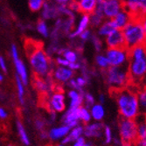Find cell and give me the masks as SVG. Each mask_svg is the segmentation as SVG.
Segmentation results:
<instances>
[{
	"instance_id": "obj_1",
	"label": "cell",
	"mask_w": 146,
	"mask_h": 146,
	"mask_svg": "<svg viewBox=\"0 0 146 146\" xmlns=\"http://www.w3.org/2000/svg\"><path fill=\"white\" fill-rule=\"evenodd\" d=\"M127 68L131 83L137 85L146 83V46L144 45L129 49Z\"/></svg>"
},
{
	"instance_id": "obj_2",
	"label": "cell",
	"mask_w": 146,
	"mask_h": 146,
	"mask_svg": "<svg viewBox=\"0 0 146 146\" xmlns=\"http://www.w3.org/2000/svg\"><path fill=\"white\" fill-rule=\"evenodd\" d=\"M112 95L116 102L119 114L123 118L135 119L139 114L137 94L128 88L113 90Z\"/></svg>"
},
{
	"instance_id": "obj_3",
	"label": "cell",
	"mask_w": 146,
	"mask_h": 146,
	"mask_svg": "<svg viewBox=\"0 0 146 146\" xmlns=\"http://www.w3.org/2000/svg\"><path fill=\"white\" fill-rule=\"evenodd\" d=\"M125 46L130 49L134 46L143 45L144 30L140 18H132L129 23L122 29Z\"/></svg>"
},
{
	"instance_id": "obj_4",
	"label": "cell",
	"mask_w": 146,
	"mask_h": 146,
	"mask_svg": "<svg viewBox=\"0 0 146 146\" xmlns=\"http://www.w3.org/2000/svg\"><path fill=\"white\" fill-rule=\"evenodd\" d=\"M104 79L106 85L112 91L127 88L130 82L127 67H110L105 70Z\"/></svg>"
},
{
	"instance_id": "obj_5",
	"label": "cell",
	"mask_w": 146,
	"mask_h": 146,
	"mask_svg": "<svg viewBox=\"0 0 146 146\" xmlns=\"http://www.w3.org/2000/svg\"><path fill=\"white\" fill-rule=\"evenodd\" d=\"M31 67L38 77H45L50 71V61L42 46L36 49L29 56Z\"/></svg>"
},
{
	"instance_id": "obj_6",
	"label": "cell",
	"mask_w": 146,
	"mask_h": 146,
	"mask_svg": "<svg viewBox=\"0 0 146 146\" xmlns=\"http://www.w3.org/2000/svg\"><path fill=\"white\" fill-rule=\"evenodd\" d=\"M105 55L110 67H127L129 62V49L124 47L107 48Z\"/></svg>"
},
{
	"instance_id": "obj_7",
	"label": "cell",
	"mask_w": 146,
	"mask_h": 146,
	"mask_svg": "<svg viewBox=\"0 0 146 146\" xmlns=\"http://www.w3.org/2000/svg\"><path fill=\"white\" fill-rule=\"evenodd\" d=\"M119 133L122 141L126 144H129L137 138V124L134 119L123 118L118 123Z\"/></svg>"
},
{
	"instance_id": "obj_8",
	"label": "cell",
	"mask_w": 146,
	"mask_h": 146,
	"mask_svg": "<svg viewBox=\"0 0 146 146\" xmlns=\"http://www.w3.org/2000/svg\"><path fill=\"white\" fill-rule=\"evenodd\" d=\"M123 9V0H97L96 10L102 12L105 19H112Z\"/></svg>"
},
{
	"instance_id": "obj_9",
	"label": "cell",
	"mask_w": 146,
	"mask_h": 146,
	"mask_svg": "<svg viewBox=\"0 0 146 146\" xmlns=\"http://www.w3.org/2000/svg\"><path fill=\"white\" fill-rule=\"evenodd\" d=\"M123 9L133 18H141L146 14V0H123Z\"/></svg>"
},
{
	"instance_id": "obj_10",
	"label": "cell",
	"mask_w": 146,
	"mask_h": 146,
	"mask_svg": "<svg viewBox=\"0 0 146 146\" xmlns=\"http://www.w3.org/2000/svg\"><path fill=\"white\" fill-rule=\"evenodd\" d=\"M105 45L107 48L124 47L125 41L122 30L115 29L107 37H105Z\"/></svg>"
},
{
	"instance_id": "obj_11",
	"label": "cell",
	"mask_w": 146,
	"mask_h": 146,
	"mask_svg": "<svg viewBox=\"0 0 146 146\" xmlns=\"http://www.w3.org/2000/svg\"><path fill=\"white\" fill-rule=\"evenodd\" d=\"M50 109L52 112L60 113L63 112L66 109L65 96L62 92H56L51 97L50 100Z\"/></svg>"
},
{
	"instance_id": "obj_12",
	"label": "cell",
	"mask_w": 146,
	"mask_h": 146,
	"mask_svg": "<svg viewBox=\"0 0 146 146\" xmlns=\"http://www.w3.org/2000/svg\"><path fill=\"white\" fill-rule=\"evenodd\" d=\"M80 108H69L68 109V110L65 113V115L62 117L64 124L68 125L71 129L79 125V122H80L79 110H80Z\"/></svg>"
},
{
	"instance_id": "obj_13",
	"label": "cell",
	"mask_w": 146,
	"mask_h": 146,
	"mask_svg": "<svg viewBox=\"0 0 146 146\" xmlns=\"http://www.w3.org/2000/svg\"><path fill=\"white\" fill-rule=\"evenodd\" d=\"M132 17L131 14L129 12H128L126 10L123 9L121 11H119L117 14L112 19V21L115 26L116 29H120L122 30L123 27L129 23V21L132 19Z\"/></svg>"
},
{
	"instance_id": "obj_14",
	"label": "cell",
	"mask_w": 146,
	"mask_h": 146,
	"mask_svg": "<svg viewBox=\"0 0 146 146\" xmlns=\"http://www.w3.org/2000/svg\"><path fill=\"white\" fill-rule=\"evenodd\" d=\"M104 129L103 124L100 122L87 124L84 127L83 134L87 137H101Z\"/></svg>"
},
{
	"instance_id": "obj_15",
	"label": "cell",
	"mask_w": 146,
	"mask_h": 146,
	"mask_svg": "<svg viewBox=\"0 0 146 146\" xmlns=\"http://www.w3.org/2000/svg\"><path fill=\"white\" fill-rule=\"evenodd\" d=\"M74 72L68 67H59L54 70V76L59 82L65 83L69 82L71 79H73Z\"/></svg>"
},
{
	"instance_id": "obj_16",
	"label": "cell",
	"mask_w": 146,
	"mask_h": 146,
	"mask_svg": "<svg viewBox=\"0 0 146 146\" xmlns=\"http://www.w3.org/2000/svg\"><path fill=\"white\" fill-rule=\"evenodd\" d=\"M78 7L82 14L91 15L97 7V0H79Z\"/></svg>"
},
{
	"instance_id": "obj_17",
	"label": "cell",
	"mask_w": 146,
	"mask_h": 146,
	"mask_svg": "<svg viewBox=\"0 0 146 146\" xmlns=\"http://www.w3.org/2000/svg\"><path fill=\"white\" fill-rule=\"evenodd\" d=\"M71 128H69L68 125L63 124L62 126L57 127V128H52L48 133V137L51 140H59L60 138H63L67 135H68Z\"/></svg>"
},
{
	"instance_id": "obj_18",
	"label": "cell",
	"mask_w": 146,
	"mask_h": 146,
	"mask_svg": "<svg viewBox=\"0 0 146 146\" xmlns=\"http://www.w3.org/2000/svg\"><path fill=\"white\" fill-rule=\"evenodd\" d=\"M89 25H90V17H89V15L82 14V16L81 17V19H80V20H79V23H78V25L76 26L75 30L72 33H70V37L71 38L79 37L80 34L88 28Z\"/></svg>"
},
{
	"instance_id": "obj_19",
	"label": "cell",
	"mask_w": 146,
	"mask_h": 146,
	"mask_svg": "<svg viewBox=\"0 0 146 146\" xmlns=\"http://www.w3.org/2000/svg\"><path fill=\"white\" fill-rule=\"evenodd\" d=\"M68 97L70 99L69 108H80L83 104V92L71 89L68 92Z\"/></svg>"
},
{
	"instance_id": "obj_20",
	"label": "cell",
	"mask_w": 146,
	"mask_h": 146,
	"mask_svg": "<svg viewBox=\"0 0 146 146\" xmlns=\"http://www.w3.org/2000/svg\"><path fill=\"white\" fill-rule=\"evenodd\" d=\"M97 30V34L99 37L105 38L109 34H110L114 30H115V26L112 21V19H105L99 26Z\"/></svg>"
},
{
	"instance_id": "obj_21",
	"label": "cell",
	"mask_w": 146,
	"mask_h": 146,
	"mask_svg": "<svg viewBox=\"0 0 146 146\" xmlns=\"http://www.w3.org/2000/svg\"><path fill=\"white\" fill-rule=\"evenodd\" d=\"M137 124V138H146V122H145V114H139L135 119Z\"/></svg>"
},
{
	"instance_id": "obj_22",
	"label": "cell",
	"mask_w": 146,
	"mask_h": 146,
	"mask_svg": "<svg viewBox=\"0 0 146 146\" xmlns=\"http://www.w3.org/2000/svg\"><path fill=\"white\" fill-rule=\"evenodd\" d=\"M13 61H14V64H15L18 76L21 79L24 85H27L28 84V74H27V70H26V68L24 62L19 58Z\"/></svg>"
},
{
	"instance_id": "obj_23",
	"label": "cell",
	"mask_w": 146,
	"mask_h": 146,
	"mask_svg": "<svg viewBox=\"0 0 146 146\" xmlns=\"http://www.w3.org/2000/svg\"><path fill=\"white\" fill-rule=\"evenodd\" d=\"M91 117L94 119L96 122H101L105 116V110L103 105L101 103H95L90 108Z\"/></svg>"
},
{
	"instance_id": "obj_24",
	"label": "cell",
	"mask_w": 146,
	"mask_h": 146,
	"mask_svg": "<svg viewBox=\"0 0 146 146\" xmlns=\"http://www.w3.org/2000/svg\"><path fill=\"white\" fill-rule=\"evenodd\" d=\"M43 11H42V16L44 19H54L57 16L59 13L58 9H56L55 6L48 5V4H44L43 5Z\"/></svg>"
},
{
	"instance_id": "obj_25",
	"label": "cell",
	"mask_w": 146,
	"mask_h": 146,
	"mask_svg": "<svg viewBox=\"0 0 146 146\" xmlns=\"http://www.w3.org/2000/svg\"><path fill=\"white\" fill-rule=\"evenodd\" d=\"M89 17H90V25L93 27H98L105 19L102 12L98 10H96L91 15H89Z\"/></svg>"
},
{
	"instance_id": "obj_26",
	"label": "cell",
	"mask_w": 146,
	"mask_h": 146,
	"mask_svg": "<svg viewBox=\"0 0 146 146\" xmlns=\"http://www.w3.org/2000/svg\"><path fill=\"white\" fill-rule=\"evenodd\" d=\"M139 110L141 114H146V86L137 93Z\"/></svg>"
},
{
	"instance_id": "obj_27",
	"label": "cell",
	"mask_w": 146,
	"mask_h": 146,
	"mask_svg": "<svg viewBox=\"0 0 146 146\" xmlns=\"http://www.w3.org/2000/svg\"><path fill=\"white\" fill-rule=\"evenodd\" d=\"M95 60H96V64L97 67L102 70H106L110 67L109 60H108V58L106 57L105 54H98L96 56Z\"/></svg>"
},
{
	"instance_id": "obj_28",
	"label": "cell",
	"mask_w": 146,
	"mask_h": 146,
	"mask_svg": "<svg viewBox=\"0 0 146 146\" xmlns=\"http://www.w3.org/2000/svg\"><path fill=\"white\" fill-rule=\"evenodd\" d=\"M60 54H62V57H64L69 63L78 62V60H79L78 54L71 49H64L61 51Z\"/></svg>"
},
{
	"instance_id": "obj_29",
	"label": "cell",
	"mask_w": 146,
	"mask_h": 146,
	"mask_svg": "<svg viewBox=\"0 0 146 146\" xmlns=\"http://www.w3.org/2000/svg\"><path fill=\"white\" fill-rule=\"evenodd\" d=\"M84 132V127L82 125H77L74 128H72L68 133V137H70L71 141L74 142L75 140H77L79 137H81Z\"/></svg>"
},
{
	"instance_id": "obj_30",
	"label": "cell",
	"mask_w": 146,
	"mask_h": 146,
	"mask_svg": "<svg viewBox=\"0 0 146 146\" xmlns=\"http://www.w3.org/2000/svg\"><path fill=\"white\" fill-rule=\"evenodd\" d=\"M17 129H18V132H19V136L20 137L21 142L25 144V145H29L30 144V140L28 137V135L26 133V131L23 126V124L18 121L17 122Z\"/></svg>"
},
{
	"instance_id": "obj_31",
	"label": "cell",
	"mask_w": 146,
	"mask_h": 146,
	"mask_svg": "<svg viewBox=\"0 0 146 146\" xmlns=\"http://www.w3.org/2000/svg\"><path fill=\"white\" fill-rule=\"evenodd\" d=\"M41 46H42L40 45V43L35 42L34 40H32V39H27L25 43V51H26V54H27L28 56H30L36 49L41 47Z\"/></svg>"
},
{
	"instance_id": "obj_32",
	"label": "cell",
	"mask_w": 146,
	"mask_h": 146,
	"mask_svg": "<svg viewBox=\"0 0 146 146\" xmlns=\"http://www.w3.org/2000/svg\"><path fill=\"white\" fill-rule=\"evenodd\" d=\"M79 117L80 121H82L85 123H88L91 121V114L90 110L87 107H81L79 110Z\"/></svg>"
},
{
	"instance_id": "obj_33",
	"label": "cell",
	"mask_w": 146,
	"mask_h": 146,
	"mask_svg": "<svg viewBox=\"0 0 146 146\" xmlns=\"http://www.w3.org/2000/svg\"><path fill=\"white\" fill-rule=\"evenodd\" d=\"M16 84H17V89H18V96L19 99V102L23 105L25 102L24 96H25V88H24V83L22 82L21 79L17 75L16 77Z\"/></svg>"
},
{
	"instance_id": "obj_34",
	"label": "cell",
	"mask_w": 146,
	"mask_h": 146,
	"mask_svg": "<svg viewBox=\"0 0 146 146\" xmlns=\"http://www.w3.org/2000/svg\"><path fill=\"white\" fill-rule=\"evenodd\" d=\"M29 8L33 11H38L43 7L44 0H28Z\"/></svg>"
},
{
	"instance_id": "obj_35",
	"label": "cell",
	"mask_w": 146,
	"mask_h": 146,
	"mask_svg": "<svg viewBox=\"0 0 146 146\" xmlns=\"http://www.w3.org/2000/svg\"><path fill=\"white\" fill-rule=\"evenodd\" d=\"M37 30L38 32L40 33L41 35H43L44 37H47L48 36V27L46 24V22L44 20H39L38 22L37 25Z\"/></svg>"
},
{
	"instance_id": "obj_36",
	"label": "cell",
	"mask_w": 146,
	"mask_h": 146,
	"mask_svg": "<svg viewBox=\"0 0 146 146\" xmlns=\"http://www.w3.org/2000/svg\"><path fill=\"white\" fill-rule=\"evenodd\" d=\"M83 102L85 103V107L90 109L96 103L94 96L91 95L90 93H86V94L83 95Z\"/></svg>"
},
{
	"instance_id": "obj_37",
	"label": "cell",
	"mask_w": 146,
	"mask_h": 146,
	"mask_svg": "<svg viewBox=\"0 0 146 146\" xmlns=\"http://www.w3.org/2000/svg\"><path fill=\"white\" fill-rule=\"evenodd\" d=\"M35 88L40 92H45L48 88L47 83L43 81L41 77H38V76L35 80Z\"/></svg>"
},
{
	"instance_id": "obj_38",
	"label": "cell",
	"mask_w": 146,
	"mask_h": 146,
	"mask_svg": "<svg viewBox=\"0 0 146 146\" xmlns=\"http://www.w3.org/2000/svg\"><path fill=\"white\" fill-rule=\"evenodd\" d=\"M91 40L93 42V45H94L95 49L97 52H100L102 48V39L101 37L96 36V35H92L91 37Z\"/></svg>"
},
{
	"instance_id": "obj_39",
	"label": "cell",
	"mask_w": 146,
	"mask_h": 146,
	"mask_svg": "<svg viewBox=\"0 0 146 146\" xmlns=\"http://www.w3.org/2000/svg\"><path fill=\"white\" fill-rule=\"evenodd\" d=\"M103 135L105 138V143H110L113 141V135H112V130L109 126L104 127L103 129Z\"/></svg>"
},
{
	"instance_id": "obj_40",
	"label": "cell",
	"mask_w": 146,
	"mask_h": 146,
	"mask_svg": "<svg viewBox=\"0 0 146 146\" xmlns=\"http://www.w3.org/2000/svg\"><path fill=\"white\" fill-rule=\"evenodd\" d=\"M73 146H92V144H91V143L86 142L85 138L81 137H79L77 140L74 141Z\"/></svg>"
},
{
	"instance_id": "obj_41",
	"label": "cell",
	"mask_w": 146,
	"mask_h": 146,
	"mask_svg": "<svg viewBox=\"0 0 146 146\" xmlns=\"http://www.w3.org/2000/svg\"><path fill=\"white\" fill-rule=\"evenodd\" d=\"M75 81L78 84V86L82 88L83 87H85L87 84H88V78H86L85 76H80V77H77L75 79Z\"/></svg>"
},
{
	"instance_id": "obj_42",
	"label": "cell",
	"mask_w": 146,
	"mask_h": 146,
	"mask_svg": "<svg viewBox=\"0 0 146 146\" xmlns=\"http://www.w3.org/2000/svg\"><path fill=\"white\" fill-rule=\"evenodd\" d=\"M79 37H80V38H81L82 41H87V40H88L89 38H91V37H92V33L90 32V30L87 29V30H85L83 33H82L81 34H80Z\"/></svg>"
},
{
	"instance_id": "obj_43",
	"label": "cell",
	"mask_w": 146,
	"mask_h": 146,
	"mask_svg": "<svg viewBox=\"0 0 146 146\" xmlns=\"http://www.w3.org/2000/svg\"><path fill=\"white\" fill-rule=\"evenodd\" d=\"M56 64H58L60 67H68L69 62L64 57H58L56 59Z\"/></svg>"
},
{
	"instance_id": "obj_44",
	"label": "cell",
	"mask_w": 146,
	"mask_h": 146,
	"mask_svg": "<svg viewBox=\"0 0 146 146\" xmlns=\"http://www.w3.org/2000/svg\"><path fill=\"white\" fill-rule=\"evenodd\" d=\"M129 144H131L132 146H146V138H137L134 142H132Z\"/></svg>"
},
{
	"instance_id": "obj_45",
	"label": "cell",
	"mask_w": 146,
	"mask_h": 146,
	"mask_svg": "<svg viewBox=\"0 0 146 146\" xmlns=\"http://www.w3.org/2000/svg\"><path fill=\"white\" fill-rule=\"evenodd\" d=\"M68 84L72 88V89L78 90V91H82V88H81L78 86V84H77V82L75 81V79H71L70 81L68 82Z\"/></svg>"
},
{
	"instance_id": "obj_46",
	"label": "cell",
	"mask_w": 146,
	"mask_h": 146,
	"mask_svg": "<svg viewBox=\"0 0 146 146\" xmlns=\"http://www.w3.org/2000/svg\"><path fill=\"white\" fill-rule=\"evenodd\" d=\"M11 56H12V59L13 60H15L17 59H19V52H18V49H17V46L15 45H12L11 46Z\"/></svg>"
},
{
	"instance_id": "obj_47",
	"label": "cell",
	"mask_w": 146,
	"mask_h": 146,
	"mask_svg": "<svg viewBox=\"0 0 146 146\" xmlns=\"http://www.w3.org/2000/svg\"><path fill=\"white\" fill-rule=\"evenodd\" d=\"M68 68L70 69H72L73 71H75V70H79L80 68H82V65L79 61L78 62H74V63H69L68 65Z\"/></svg>"
},
{
	"instance_id": "obj_48",
	"label": "cell",
	"mask_w": 146,
	"mask_h": 146,
	"mask_svg": "<svg viewBox=\"0 0 146 146\" xmlns=\"http://www.w3.org/2000/svg\"><path fill=\"white\" fill-rule=\"evenodd\" d=\"M140 19H141V21H142V24L143 26V30H144V43H143V45L146 46V14L143 15V17H141Z\"/></svg>"
},
{
	"instance_id": "obj_49",
	"label": "cell",
	"mask_w": 146,
	"mask_h": 146,
	"mask_svg": "<svg viewBox=\"0 0 146 146\" xmlns=\"http://www.w3.org/2000/svg\"><path fill=\"white\" fill-rule=\"evenodd\" d=\"M0 68H1L4 72H6V70H7L5 60L4 59V57H2V56H0Z\"/></svg>"
},
{
	"instance_id": "obj_50",
	"label": "cell",
	"mask_w": 146,
	"mask_h": 146,
	"mask_svg": "<svg viewBox=\"0 0 146 146\" xmlns=\"http://www.w3.org/2000/svg\"><path fill=\"white\" fill-rule=\"evenodd\" d=\"M55 1L60 5H68L70 3L74 1V0H55Z\"/></svg>"
},
{
	"instance_id": "obj_51",
	"label": "cell",
	"mask_w": 146,
	"mask_h": 146,
	"mask_svg": "<svg viewBox=\"0 0 146 146\" xmlns=\"http://www.w3.org/2000/svg\"><path fill=\"white\" fill-rule=\"evenodd\" d=\"M35 126L38 129L41 130L44 128V123L41 120H36L35 121Z\"/></svg>"
},
{
	"instance_id": "obj_52",
	"label": "cell",
	"mask_w": 146,
	"mask_h": 146,
	"mask_svg": "<svg viewBox=\"0 0 146 146\" xmlns=\"http://www.w3.org/2000/svg\"><path fill=\"white\" fill-rule=\"evenodd\" d=\"M8 116V113L7 111L3 109V108H0V118L1 119H5Z\"/></svg>"
},
{
	"instance_id": "obj_53",
	"label": "cell",
	"mask_w": 146,
	"mask_h": 146,
	"mask_svg": "<svg viewBox=\"0 0 146 146\" xmlns=\"http://www.w3.org/2000/svg\"><path fill=\"white\" fill-rule=\"evenodd\" d=\"M98 101H99V103H101V104H104L105 103V102H106V99H105V96L103 95V94H101L100 96H99V97H98Z\"/></svg>"
},
{
	"instance_id": "obj_54",
	"label": "cell",
	"mask_w": 146,
	"mask_h": 146,
	"mask_svg": "<svg viewBox=\"0 0 146 146\" xmlns=\"http://www.w3.org/2000/svg\"><path fill=\"white\" fill-rule=\"evenodd\" d=\"M41 137L43 138V139H46V138H47L48 137V133H46V132H41Z\"/></svg>"
},
{
	"instance_id": "obj_55",
	"label": "cell",
	"mask_w": 146,
	"mask_h": 146,
	"mask_svg": "<svg viewBox=\"0 0 146 146\" xmlns=\"http://www.w3.org/2000/svg\"><path fill=\"white\" fill-rule=\"evenodd\" d=\"M3 80H4V76H3V74L1 73H0V82H2Z\"/></svg>"
},
{
	"instance_id": "obj_56",
	"label": "cell",
	"mask_w": 146,
	"mask_h": 146,
	"mask_svg": "<svg viewBox=\"0 0 146 146\" xmlns=\"http://www.w3.org/2000/svg\"><path fill=\"white\" fill-rule=\"evenodd\" d=\"M57 146H65V144H63V143H60V144H59V145H57Z\"/></svg>"
},
{
	"instance_id": "obj_57",
	"label": "cell",
	"mask_w": 146,
	"mask_h": 146,
	"mask_svg": "<svg viewBox=\"0 0 146 146\" xmlns=\"http://www.w3.org/2000/svg\"><path fill=\"white\" fill-rule=\"evenodd\" d=\"M145 122H146V114H145Z\"/></svg>"
}]
</instances>
